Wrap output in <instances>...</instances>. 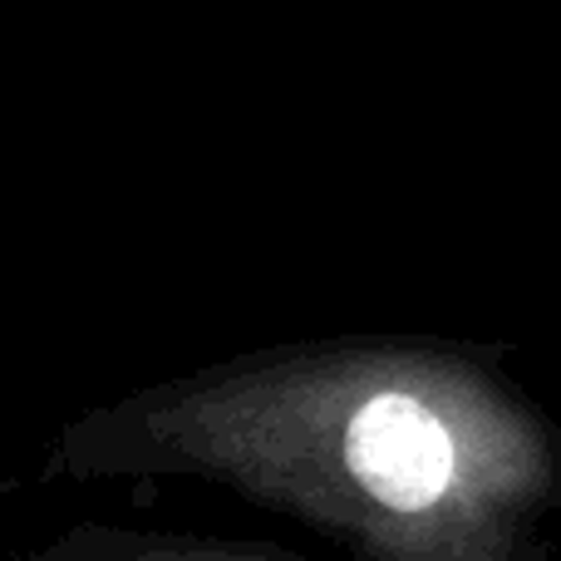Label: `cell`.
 Segmentation results:
<instances>
[{
  "label": "cell",
  "instance_id": "6da1fadb",
  "mask_svg": "<svg viewBox=\"0 0 561 561\" xmlns=\"http://www.w3.org/2000/svg\"><path fill=\"white\" fill-rule=\"evenodd\" d=\"M345 458L355 478L385 507L419 513L454 478V444L448 428L424 404L404 394L369 399L345 434Z\"/></svg>",
  "mask_w": 561,
  "mask_h": 561
}]
</instances>
